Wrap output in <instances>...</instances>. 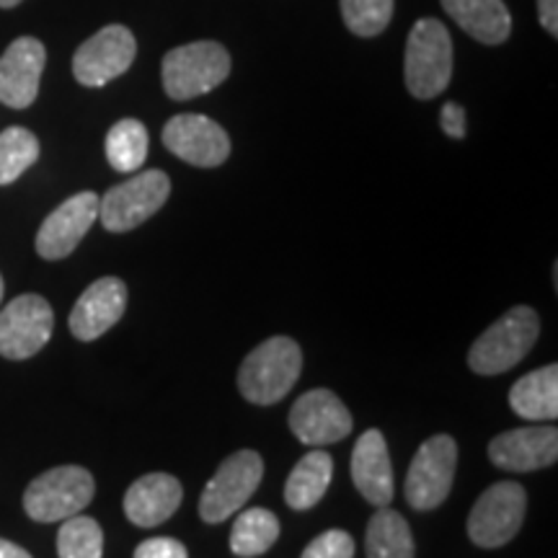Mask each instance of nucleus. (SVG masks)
Here are the masks:
<instances>
[{"instance_id": "obj_1", "label": "nucleus", "mask_w": 558, "mask_h": 558, "mask_svg": "<svg viewBox=\"0 0 558 558\" xmlns=\"http://www.w3.org/2000/svg\"><path fill=\"white\" fill-rule=\"evenodd\" d=\"M303 369V352L290 337H271L262 341L243 360L239 369L241 396L256 407H271L295 388Z\"/></svg>"}, {"instance_id": "obj_2", "label": "nucleus", "mask_w": 558, "mask_h": 558, "mask_svg": "<svg viewBox=\"0 0 558 558\" xmlns=\"http://www.w3.org/2000/svg\"><path fill=\"white\" fill-rule=\"evenodd\" d=\"M541 318L527 305L507 311L499 320H494L481 337L473 341L469 352V365L476 375H499L520 365L522 357L538 341Z\"/></svg>"}, {"instance_id": "obj_3", "label": "nucleus", "mask_w": 558, "mask_h": 558, "mask_svg": "<svg viewBox=\"0 0 558 558\" xmlns=\"http://www.w3.org/2000/svg\"><path fill=\"white\" fill-rule=\"evenodd\" d=\"M407 88L416 99H435L450 86L452 78V39L442 21L418 19L407 41L403 60Z\"/></svg>"}, {"instance_id": "obj_4", "label": "nucleus", "mask_w": 558, "mask_h": 558, "mask_svg": "<svg viewBox=\"0 0 558 558\" xmlns=\"http://www.w3.org/2000/svg\"><path fill=\"white\" fill-rule=\"evenodd\" d=\"M230 65V54L218 41H192L163 58V88L173 101L197 99L228 78Z\"/></svg>"}, {"instance_id": "obj_5", "label": "nucleus", "mask_w": 558, "mask_h": 558, "mask_svg": "<svg viewBox=\"0 0 558 558\" xmlns=\"http://www.w3.org/2000/svg\"><path fill=\"white\" fill-rule=\"evenodd\" d=\"M96 494V481L81 465H60L41 473L24 494V509L34 522H60L81 514Z\"/></svg>"}, {"instance_id": "obj_6", "label": "nucleus", "mask_w": 558, "mask_h": 558, "mask_svg": "<svg viewBox=\"0 0 558 558\" xmlns=\"http://www.w3.org/2000/svg\"><path fill=\"white\" fill-rule=\"evenodd\" d=\"M171 179L163 171H140L111 186L99 199V220L109 233H128L150 220L169 202Z\"/></svg>"}, {"instance_id": "obj_7", "label": "nucleus", "mask_w": 558, "mask_h": 558, "mask_svg": "<svg viewBox=\"0 0 558 558\" xmlns=\"http://www.w3.org/2000/svg\"><path fill=\"white\" fill-rule=\"evenodd\" d=\"M264 476V460L254 450H239L222 460V465L207 481L199 499V518L207 525H220L233 518L246 501L254 497Z\"/></svg>"}, {"instance_id": "obj_8", "label": "nucleus", "mask_w": 558, "mask_h": 558, "mask_svg": "<svg viewBox=\"0 0 558 558\" xmlns=\"http://www.w3.org/2000/svg\"><path fill=\"white\" fill-rule=\"evenodd\" d=\"M458 469V442L435 435L418 445L407 473V499L416 512H429L448 499Z\"/></svg>"}, {"instance_id": "obj_9", "label": "nucleus", "mask_w": 558, "mask_h": 558, "mask_svg": "<svg viewBox=\"0 0 558 558\" xmlns=\"http://www.w3.org/2000/svg\"><path fill=\"white\" fill-rule=\"evenodd\" d=\"M527 494L514 481H499L481 494L469 514V538L478 548H501L520 533Z\"/></svg>"}, {"instance_id": "obj_10", "label": "nucleus", "mask_w": 558, "mask_h": 558, "mask_svg": "<svg viewBox=\"0 0 558 558\" xmlns=\"http://www.w3.org/2000/svg\"><path fill=\"white\" fill-rule=\"evenodd\" d=\"M137 54V41L128 26L111 24L83 41L73 54V75L81 86L99 88L128 73Z\"/></svg>"}, {"instance_id": "obj_11", "label": "nucleus", "mask_w": 558, "mask_h": 558, "mask_svg": "<svg viewBox=\"0 0 558 558\" xmlns=\"http://www.w3.org/2000/svg\"><path fill=\"white\" fill-rule=\"evenodd\" d=\"M54 329L52 305L26 292L0 311V357L29 360L47 344Z\"/></svg>"}, {"instance_id": "obj_12", "label": "nucleus", "mask_w": 558, "mask_h": 558, "mask_svg": "<svg viewBox=\"0 0 558 558\" xmlns=\"http://www.w3.org/2000/svg\"><path fill=\"white\" fill-rule=\"evenodd\" d=\"M290 429L303 445L324 448L349 437L354 422L349 409L333 390L316 388L303 393L290 409Z\"/></svg>"}, {"instance_id": "obj_13", "label": "nucleus", "mask_w": 558, "mask_h": 558, "mask_svg": "<svg viewBox=\"0 0 558 558\" xmlns=\"http://www.w3.org/2000/svg\"><path fill=\"white\" fill-rule=\"evenodd\" d=\"M163 145L197 169H218L230 156L228 132L202 114H177L163 128Z\"/></svg>"}, {"instance_id": "obj_14", "label": "nucleus", "mask_w": 558, "mask_h": 558, "mask_svg": "<svg viewBox=\"0 0 558 558\" xmlns=\"http://www.w3.org/2000/svg\"><path fill=\"white\" fill-rule=\"evenodd\" d=\"M96 218H99V197L94 192H81L65 199L41 222L37 233V254L47 262L65 259L86 239Z\"/></svg>"}, {"instance_id": "obj_15", "label": "nucleus", "mask_w": 558, "mask_h": 558, "mask_svg": "<svg viewBox=\"0 0 558 558\" xmlns=\"http://www.w3.org/2000/svg\"><path fill=\"white\" fill-rule=\"evenodd\" d=\"M488 458L497 469L509 473L548 469L558 458V432L554 424L509 429L505 435L492 439Z\"/></svg>"}, {"instance_id": "obj_16", "label": "nucleus", "mask_w": 558, "mask_h": 558, "mask_svg": "<svg viewBox=\"0 0 558 558\" xmlns=\"http://www.w3.org/2000/svg\"><path fill=\"white\" fill-rule=\"evenodd\" d=\"M47 50L39 39L19 37L0 58V101L11 109H26L37 101Z\"/></svg>"}, {"instance_id": "obj_17", "label": "nucleus", "mask_w": 558, "mask_h": 558, "mask_svg": "<svg viewBox=\"0 0 558 558\" xmlns=\"http://www.w3.org/2000/svg\"><path fill=\"white\" fill-rule=\"evenodd\" d=\"M128 311V284L120 277H101L78 298L70 313V331L81 341H96Z\"/></svg>"}, {"instance_id": "obj_18", "label": "nucleus", "mask_w": 558, "mask_h": 558, "mask_svg": "<svg viewBox=\"0 0 558 558\" xmlns=\"http://www.w3.org/2000/svg\"><path fill=\"white\" fill-rule=\"evenodd\" d=\"M352 481L369 505L388 507L393 501V465L380 429H367L354 445Z\"/></svg>"}, {"instance_id": "obj_19", "label": "nucleus", "mask_w": 558, "mask_h": 558, "mask_svg": "<svg viewBox=\"0 0 558 558\" xmlns=\"http://www.w3.org/2000/svg\"><path fill=\"white\" fill-rule=\"evenodd\" d=\"M181 484L169 473H148L124 494V514L137 527H158L181 507Z\"/></svg>"}, {"instance_id": "obj_20", "label": "nucleus", "mask_w": 558, "mask_h": 558, "mask_svg": "<svg viewBox=\"0 0 558 558\" xmlns=\"http://www.w3.org/2000/svg\"><path fill=\"white\" fill-rule=\"evenodd\" d=\"M439 3L460 29L484 45H501L512 32V16L505 0H439Z\"/></svg>"}, {"instance_id": "obj_21", "label": "nucleus", "mask_w": 558, "mask_h": 558, "mask_svg": "<svg viewBox=\"0 0 558 558\" xmlns=\"http://www.w3.org/2000/svg\"><path fill=\"white\" fill-rule=\"evenodd\" d=\"M509 407L530 422H554L558 416V367L533 369L509 390Z\"/></svg>"}, {"instance_id": "obj_22", "label": "nucleus", "mask_w": 558, "mask_h": 558, "mask_svg": "<svg viewBox=\"0 0 558 558\" xmlns=\"http://www.w3.org/2000/svg\"><path fill=\"white\" fill-rule=\"evenodd\" d=\"M333 476V458L329 452H324L320 448L311 450L308 456H303L298 460V465L292 469L288 484H284V501H288L290 509H303L316 507L324 494L329 492Z\"/></svg>"}, {"instance_id": "obj_23", "label": "nucleus", "mask_w": 558, "mask_h": 558, "mask_svg": "<svg viewBox=\"0 0 558 558\" xmlns=\"http://www.w3.org/2000/svg\"><path fill=\"white\" fill-rule=\"evenodd\" d=\"M365 554L367 558H414V535L409 522L390 507H378L367 525Z\"/></svg>"}, {"instance_id": "obj_24", "label": "nucleus", "mask_w": 558, "mask_h": 558, "mask_svg": "<svg viewBox=\"0 0 558 558\" xmlns=\"http://www.w3.org/2000/svg\"><path fill=\"white\" fill-rule=\"evenodd\" d=\"M279 538V520L264 507H251L239 514L230 530V550L241 558H256L275 546Z\"/></svg>"}, {"instance_id": "obj_25", "label": "nucleus", "mask_w": 558, "mask_h": 558, "mask_svg": "<svg viewBox=\"0 0 558 558\" xmlns=\"http://www.w3.org/2000/svg\"><path fill=\"white\" fill-rule=\"evenodd\" d=\"M148 130L137 120H122L107 135V160L111 169L120 173H132L148 158Z\"/></svg>"}, {"instance_id": "obj_26", "label": "nucleus", "mask_w": 558, "mask_h": 558, "mask_svg": "<svg viewBox=\"0 0 558 558\" xmlns=\"http://www.w3.org/2000/svg\"><path fill=\"white\" fill-rule=\"evenodd\" d=\"M39 158V140L24 128L0 132V186L13 184Z\"/></svg>"}, {"instance_id": "obj_27", "label": "nucleus", "mask_w": 558, "mask_h": 558, "mask_svg": "<svg viewBox=\"0 0 558 558\" xmlns=\"http://www.w3.org/2000/svg\"><path fill=\"white\" fill-rule=\"evenodd\" d=\"M60 558H101L104 556V530L94 518L73 514L62 522L58 533Z\"/></svg>"}, {"instance_id": "obj_28", "label": "nucleus", "mask_w": 558, "mask_h": 558, "mask_svg": "<svg viewBox=\"0 0 558 558\" xmlns=\"http://www.w3.org/2000/svg\"><path fill=\"white\" fill-rule=\"evenodd\" d=\"M347 29L357 37H378L393 19V0H339Z\"/></svg>"}, {"instance_id": "obj_29", "label": "nucleus", "mask_w": 558, "mask_h": 558, "mask_svg": "<svg viewBox=\"0 0 558 558\" xmlns=\"http://www.w3.org/2000/svg\"><path fill=\"white\" fill-rule=\"evenodd\" d=\"M354 538L347 530H326L308 543L300 558H354Z\"/></svg>"}, {"instance_id": "obj_30", "label": "nucleus", "mask_w": 558, "mask_h": 558, "mask_svg": "<svg viewBox=\"0 0 558 558\" xmlns=\"http://www.w3.org/2000/svg\"><path fill=\"white\" fill-rule=\"evenodd\" d=\"M132 558H190V550L177 538H150L140 543Z\"/></svg>"}, {"instance_id": "obj_31", "label": "nucleus", "mask_w": 558, "mask_h": 558, "mask_svg": "<svg viewBox=\"0 0 558 558\" xmlns=\"http://www.w3.org/2000/svg\"><path fill=\"white\" fill-rule=\"evenodd\" d=\"M439 124H442V132L450 137H465V111L460 104L456 101H448L439 111Z\"/></svg>"}, {"instance_id": "obj_32", "label": "nucleus", "mask_w": 558, "mask_h": 558, "mask_svg": "<svg viewBox=\"0 0 558 558\" xmlns=\"http://www.w3.org/2000/svg\"><path fill=\"white\" fill-rule=\"evenodd\" d=\"M538 16L541 26L546 29L550 37L558 34V0H538Z\"/></svg>"}, {"instance_id": "obj_33", "label": "nucleus", "mask_w": 558, "mask_h": 558, "mask_svg": "<svg viewBox=\"0 0 558 558\" xmlns=\"http://www.w3.org/2000/svg\"><path fill=\"white\" fill-rule=\"evenodd\" d=\"M0 558H32L29 550H24L16 543L0 538Z\"/></svg>"}, {"instance_id": "obj_34", "label": "nucleus", "mask_w": 558, "mask_h": 558, "mask_svg": "<svg viewBox=\"0 0 558 558\" xmlns=\"http://www.w3.org/2000/svg\"><path fill=\"white\" fill-rule=\"evenodd\" d=\"M21 0H0V9H13V5H19Z\"/></svg>"}, {"instance_id": "obj_35", "label": "nucleus", "mask_w": 558, "mask_h": 558, "mask_svg": "<svg viewBox=\"0 0 558 558\" xmlns=\"http://www.w3.org/2000/svg\"><path fill=\"white\" fill-rule=\"evenodd\" d=\"M0 300H3V277H0Z\"/></svg>"}]
</instances>
